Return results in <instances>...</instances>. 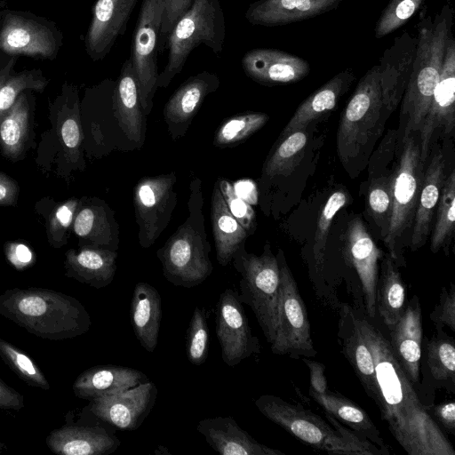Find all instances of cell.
Returning a JSON list of instances; mask_svg holds the SVG:
<instances>
[{
	"instance_id": "1",
	"label": "cell",
	"mask_w": 455,
	"mask_h": 455,
	"mask_svg": "<svg viewBox=\"0 0 455 455\" xmlns=\"http://www.w3.org/2000/svg\"><path fill=\"white\" fill-rule=\"evenodd\" d=\"M352 307L373 360L377 382L374 403L391 435L409 455H455L452 444L417 395L376 318Z\"/></svg>"
},
{
	"instance_id": "2",
	"label": "cell",
	"mask_w": 455,
	"mask_h": 455,
	"mask_svg": "<svg viewBox=\"0 0 455 455\" xmlns=\"http://www.w3.org/2000/svg\"><path fill=\"white\" fill-rule=\"evenodd\" d=\"M0 315L30 334L50 340L81 336L92 325L90 314L77 299L45 288L4 291L0 294Z\"/></svg>"
},
{
	"instance_id": "3",
	"label": "cell",
	"mask_w": 455,
	"mask_h": 455,
	"mask_svg": "<svg viewBox=\"0 0 455 455\" xmlns=\"http://www.w3.org/2000/svg\"><path fill=\"white\" fill-rule=\"evenodd\" d=\"M453 9L446 3L434 20L422 19L417 25L418 42L411 73L402 99L403 137L419 131L438 82L445 47L452 35Z\"/></svg>"
},
{
	"instance_id": "4",
	"label": "cell",
	"mask_w": 455,
	"mask_h": 455,
	"mask_svg": "<svg viewBox=\"0 0 455 455\" xmlns=\"http://www.w3.org/2000/svg\"><path fill=\"white\" fill-rule=\"evenodd\" d=\"M186 220L156 251L164 278L175 286L192 288L203 283L213 271L207 239L202 180L189 183Z\"/></svg>"
},
{
	"instance_id": "5",
	"label": "cell",
	"mask_w": 455,
	"mask_h": 455,
	"mask_svg": "<svg viewBox=\"0 0 455 455\" xmlns=\"http://www.w3.org/2000/svg\"><path fill=\"white\" fill-rule=\"evenodd\" d=\"M259 412L291 435L314 450L330 454L389 455L379 447H369L345 438L327 420L300 404L273 395L255 400Z\"/></svg>"
},
{
	"instance_id": "6",
	"label": "cell",
	"mask_w": 455,
	"mask_h": 455,
	"mask_svg": "<svg viewBox=\"0 0 455 455\" xmlns=\"http://www.w3.org/2000/svg\"><path fill=\"white\" fill-rule=\"evenodd\" d=\"M226 23L219 0H194L192 6L173 26L165 44L167 62L158 74L157 87L166 88L180 74L191 53L205 44L214 53L223 51Z\"/></svg>"
},
{
	"instance_id": "7",
	"label": "cell",
	"mask_w": 455,
	"mask_h": 455,
	"mask_svg": "<svg viewBox=\"0 0 455 455\" xmlns=\"http://www.w3.org/2000/svg\"><path fill=\"white\" fill-rule=\"evenodd\" d=\"M424 162L414 133L403 137L402 150L393 174L392 212L383 240L387 253L399 267H405L403 254L410 238L424 178Z\"/></svg>"
},
{
	"instance_id": "8",
	"label": "cell",
	"mask_w": 455,
	"mask_h": 455,
	"mask_svg": "<svg viewBox=\"0 0 455 455\" xmlns=\"http://www.w3.org/2000/svg\"><path fill=\"white\" fill-rule=\"evenodd\" d=\"M387 115L382 102L379 64L360 79L340 116L337 133V150L340 161L347 165L363 156L372 139L378 137Z\"/></svg>"
},
{
	"instance_id": "9",
	"label": "cell",
	"mask_w": 455,
	"mask_h": 455,
	"mask_svg": "<svg viewBox=\"0 0 455 455\" xmlns=\"http://www.w3.org/2000/svg\"><path fill=\"white\" fill-rule=\"evenodd\" d=\"M231 262L241 275L240 300L251 308L266 340L271 345L275 336L280 287L276 256L268 243L260 255L248 252L242 243Z\"/></svg>"
},
{
	"instance_id": "10",
	"label": "cell",
	"mask_w": 455,
	"mask_h": 455,
	"mask_svg": "<svg viewBox=\"0 0 455 455\" xmlns=\"http://www.w3.org/2000/svg\"><path fill=\"white\" fill-rule=\"evenodd\" d=\"M342 257L347 270V291L355 307L370 318H376V286L379 278V260L383 253L358 216L348 223L343 236Z\"/></svg>"
},
{
	"instance_id": "11",
	"label": "cell",
	"mask_w": 455,
	"mask_h": 455,
	"mask_svg": "<svg viewBox=\"0 0 455 455\" xmlns=\"http://www.w3.org/2000/svg\"><path fill=\"white\" fill-rule=\"evenodd\" d=\"M276 259L280 270L275 336L270 348L273 354L293 359L314 357L315 348L310 331L307 307L283 252L279 250Z\"/></svg>"
},
{
	"instance_id": "12",
	"label": "cell",
	"mask_w": 455,
	"mask_h": 455,
	"mask_svg": "<svg viewBox=\"0 0 455 455\" xmlns=\"http://www.w3.org/2000/svg\"><path fill=\"white\" fill-rule=\"evenodd\" d=\"M164 0H142L131 44L130 60L142 110L148 116L157 90V54Z\"/></svg>"
},
{
	"instance_id": "13",
	"label": "cell",
	"mask_w": 455,
	"mask_h": 455,
	"mask_svg": "<svg viewBox=\"0 0 455 455\" xmlns=\"http://www.w3.org/2000/svg\"><path fill=\"white\" fill-rule=\"evenodd\" d=\"M62 44V35L54 23L29 12H1L0 52L53 60Z\"/></svg>"
},
{
	"instance_id": "14",
	"label": "cell",
	"mask_w": 455,
	"mask_h": 455,
	"mask_svg": "<svg viewBox=\"0 0 455 455\" xmlns=\"http://www.w3.org/2000/svg\"><path fill=\"white\" fill-rule=\"evenodd\" d=\"M174 171L141 178L133 190L139 244L152 246L170 223L177 204Z\"/></svg>"
},
{
	"instance_id": "15",
	"label": "cell",
	"mask_w": 455,
	"mask_h": 455,
	"mask_svg": "<svg viewBox=\"0 0 455 455\" xmlns=\"http://www.w3.org/2000/svg\"><path fill=\"white\" fill-rule=\"evenodd\" d=\"M215 332L221 359L229 367L260 352L259 339L251 332L239 292L224 290L216 305Z\"/></svg>"
},
{
	"instance_id": "16",
	"label": "cell",
	"mask_w": 455,
	"mask_h": 455,
	"mask_svg": "<svg viewBox=\"0 0 455 455\" xmlns=\"http://www.w3.org/2000/svg\"><path fill=\"white\" fill-rule=\"evenodd\" d=\"M455 126V40L451 35L446 44L438 82L419 129L420 158L425 163L432 137L437 129L449 135Z\"/></svg>"
},
{
	"instance_id": "17",
	"label": "cell",
	"mask_w": 455,
	"mask_h": 455,
	"mask_svg": "<svg viewBox=\"0 0 455 455\" xmlns=\"http://www.w3.org/2000/svg\"><path fill=\"white\" fill-rule=\"evenodd\" d=\"M157 388L148 380L128 390L90 401V411L101 421L123 431L138 429L154 407Z\"/></svg>"
},
{
	"instance_id": "18",
	"label": "cell",
	"mask_w": 455,
	"mask_h": 455,
	"mask_svg": "<svg viewBox=\"0 0 455 455\" xmlns=\"http://www.w3.org/2000/svg\"><path fill=\"white\" fill-rule=\"evenodd\" d=\"M418 37L403 31L379 58V81L386 115L401 103L415 59Z\"/></svg>"
},
{
	"instance_id": "19",
	"label": "cell",
	"mask_w": 455,
	"mask_h": 455,
	"mask_svg": "<svg viewBox=\"0 0 455 455\" xmlns=\"http://www.w3.org/2000/svg\"><path fill=\"white\" fill-rule=\"evenodd\" d=\"M220 83L216 74L204 70L189 76L172 93L163 111L172 140L187 133L205 98L218 90Z\"/></svg>"
},
{
	"instance_id": "20",
	"label": "cell",
	"mask_w": 455,
	"mask_h": 455,
	"mask_svg": "<svg viewBox=\"0 0 455 455\" xmlns=\"http://www.w3.org/2000/svg\"><path fill=\"white\" fill-rule=\"evenodd\" d=\"M138 0H97L84 37L85 50L94 60H103L124 34Z\"/></svg>"
},
{
	"instance_id": "21",
	"label": "cell",
	"mask_w": 455,
	"mask_h": 455,
	"mask_svg": "<svg viewBox=\"0 0 455 455\" xmlns=\"http://www.w3.org/2000/svg\"><path fill=\"white\" fill-rule=\"evenodd\" d=\"M245 75L266 86L297 83L310 72L309 63L300 56L274 48H255L241 60Z\"/></svg>"
},
{
	"instance_id": "22",
	"label": "cell",
	"mask_w": 455,
	"mask_h": 455,
	"mask_svg": "<svg viewBox=\"0 0 455 455\" xmlns=\"http://www.w3.org/2000/svg\"><path fill=\"white\" fill-rule=\"evenodd\" d=\"M391 348L413 386L419 384L422 356V312L419 299L414 295L398 321L386 327Z\"/></svg>"
},
{
	"instance_id": "23",
	"label": "cell",
	"mask_w": 455,
	"mask_h": 455,
	"mask_svg": "<svg viewBox=\"0 0 455 455\" xmlns=\"http://www.w3.org/2000/svg\"><path fill=\"white\" fill-rule=\"evenodd\" d=\"M72 231L79 246H91L117 251L119 225L115 212L102 199L83 196L75 215Z\"/></svg>"
},
{
	"instance_id": "24",
	"label": "cell",
	"mask_w": 455,
	"mask_h": 455,
	"mask_svg": "<svg viewBox=\"0 0 455 455\" xmlns=\"http://www.w3.org/2000/svg\"><path fill=\"white\" fill-rule=\"evenodd\" d=\"M343 0H255L245 12L255 26L279 27L312 19L338 8Z\"/></svg>"
},
{
	"instance_id": "25",
	"label": "cell",
	"mask_w": 455,
	"mask_h": 455,
	"mask_svg": "<svg viewBox=\"0 0 455 455\" xmlns=\"http://www.w3.org/2000/svg\"><path fill=\"white\" fill-rule=\"evenodd\" d=\"M337 314V338L340 351L353 368L364 392L374 402L377 397V382L373 360L355 323L353 307L347 302H341Z\"/></svg>"
},
{
	"instance_id": "26",
	"label": "cell",
	"mask_w": 455,
	"mask_h": 455,
	"mask_svg": "<svg viewBox=\"0 0 455 455\" xmlns=\"http://www.w3.org/2000/svg\"><path fill=\"white\" fill-rule=\"evenodd\" d=\"M45 443L58 455H108L121 445L113 434L98 426L66 424L49 433Z\"/></svg>"
},
{
	"instance_id": "27",
	"label": "cell",
	"mask_w": 455,
	"mask_h": 455,
	"mask_svg": "<svg viewBox=\"0 0 455 455\" xmlns=\"http://www.w3.org/2000/svg\"><path fill=\"white\" fill-rule=\"evenodd\" d=\"M196 430L221 455H285L279 450L259 443L230 416L201 419Z\"/></svg>"
},
{
	"instance_id": "28",
	"label": "cell",
	"mask_w": 455,
	"mask_h": 455,
	"mask_svg": "<svg viewBox=\"0 0 455 455\" xmlns=\"http://www.w3.org/2000/svg\"><path fill=\"white\" fill-rule=\"evenodd\" d=\"M116 112L120 126L137 148L144 145L147 132V116L144 114L137 80L130 59L122 65L113 93Z\"/></svg>"
},
{
	"instance_id": "29",
	"label": "cell",
	"mask_w": 455,
	"mask_h": 455,
	"mask_svg": "<svg viewBox=\"0 0 455 455\" xmlns=\"http://www.w3.org/2000/svg\"><path fill=\"white\" fill-rule=\"evenodd\" d=\"M117 251L79 246L65 253V275L95 289L109 285L117 269Z\"/></svg>"
},
{
	"instance_id": "30",
	"label": "cell",
	"mask_w": 455,
	"mask_h": 455,
	"mask_svg": "<svg viewBox=\"0 0 455 455\" xmlns=\"http://www.w3.org/2000/svg\"><path fill=\"white\" fill-rule=\"evenodd\" d=\"M148 380L147 375L131 367L97 365L79 374L72 389L76 397L91 401L128 390Z\"/></svg>"
},
{
	"instance_id": "31",
	"label": "cell",
	"mask_w": 455,
	"mask_h": 455,
	"mask_svg": "<svg viewBox=\"0 0 455 455\" xmlns=\"http://www.w3.org/2000/svg\"><path fill=\"white\" fill-rule=\"evenodd\" d=\"M32 105L22 92L0 116V152L9 161L22 160L33 140Z\"/></svg>"
},
{
	"instance_id": "32",
	"label": "cell",
	"mask_w": 455,
	"mask_h": 455,
	"mask_svg": "<svg viewBox=\"0 0 455 455\" xmlns=\"http://www.w3.org/2000/svg\"><path fill=\"white\" fill-rule=\"evenodd\" d=\"M444 169L443 154L438 151L432 156L424 172L409 243L412 251L421 248L429 235L432 219L445 179Z\"/></svg>"
},
{
	"instance_id": "33",
	"label": "cell",
	"mask_w": 455,
	"mask_h": 455,
	"mask_svg": "<svg viewBox=\"0 0 455 455\" xmlns=\"http://www.w3.org/2000/svg\"><path fill=\"white\" fill-rule=\"evenodd\" d=\"M162 315L158 291L148 283H137L131 300L130 320L137 340L148 352L152 353L156 348Z\"/></svg>"
},
{
	"instance_id": "34",
	"label": "cell",
	"mask_w": 455,
	"mask_h": 455,
	"mask_svg": "<svg viewBox=\"0 0 455 455\" xmlns=\"http://www.w3.org/2000/svg\"><path fill=\"white\" fill-rule=\"evenodd\" d=\"M355 79V72L350 68L332 76L299 106L282 131L280 138L304 130L311 122L334 108L339 98L347 92Z\"/></svg>"
},
{
	"instance_id": "35",
	"label": "cell",
	"mask_w": 455,
	"mask_h": 455,
	"mask_svg": "<svg viewBox=\"0 0 455 455\" xmlns=\"http://www.w3.org/2000/svg\"><path fill=\"white\" fill-rule=\"evenodd\" d=\"M309 395L324 412L331 414L343 425L390 454L389 446L379 430L367 412L359 405L344 395L330 390L325 393H317L309 389Z\"/></svg>"
},
{
	"instance_id": "36",
	"label": "cell",
	"mask_w": 455,
	"mask_h": 455,
	"mask_svg": "<svg viewBox=\"0 0 455 455\" xmlns=\"http://www.w3.org/2000/svg\"><path fill=\"white\" fill-rule=\"evenodd\" d=\"M211 220L216 258L220 266L226 267L232 261L235 252L245 243L249 235L230 212L217 180L212 194Z\"/></svg>"
},
{
	"instance_id": "37",
	"label": "cell",
	"mask_w": 455,
	"mask_h": 455,
	"mask_svg": "<svg viewBox=\"0 0 455 455\" xmlns=\"http://www.w3.org/2000/svg\"><path fill=\"white\" fill-rule=\"evenodd\" d=\"M406 306V288L399 267L388 253L382 257L376 286V314L385 327L395 323Z\"/></svg>"
},
{
	"instance_id": "38",
	"label": "cell",
	"mask_w": 455,
	"mask_h": 455,
	"mask_svg": "<svg viewBox=\"0 0 455 455\" xmlns=\"http://www.w3.org/2000/svg\"><path fill=\"white\" fill-rule=\"evenodd\" d=\"M425 363L437 388L455 392L454 339L443 329H435L426 347Z\"/></svg>"
},
{
	"instance_id": "39",
	"label": "cell",
	"mask_w": 455,
	"mask_h": 455,
	"mask_svg": "<svg viewBox=\"0 0 455 455\" xmlns=\"http://www.w3.org/2000/svg\"><path fill=\"white\" fill-rule=\"evenodd\" d=\"M58 124L64 153L71 167L84 170L85 167L83 156L84 135L82 128L76 90L73 91L71 103L68 104L67 102L62 107Z\"/></svg>"
},
{
	"instance_id": "40",
	"label": "cell",
	"mask_w": 455,
	"mask_h": 455,
	"mask_svg": "<svg viewBox=\"0 0 455 455\" xmlns=\"http://www.w3.org/2000/svg\"><path fill=\"white\" fill-rule=\"evenodd\" d=\"M436 220L433 228L430 250L436 253L443 249L446 255L454 233L455 219V171L444 179L436 206Z\"/></svg>"
},
{
	"instance_id": "41",
	"label": "cell",
	"mask_w": 455,
	"mask_h": 455,
	"mask_svg": "<svg viewBox=\"0 0 455 455\" xmlns=\"http://www.w3.org/2000/svg\"><path fill=\"white\" fill-rule=\"evenodd\" d=\"M280 139H283L281 143L264 165L262 176L265 178L273 179L276 176L290 175L304 156L308 139L303 130Z\"/></svg>"
},
{
	"instance_id": "42",
	"label": "cell",
	"mask_w": 455,
	"mask_h": 455,
	"mask_svg": "<svg viewBox=\"0 0 455 455\" xmlns=\"http://www.w3.org/2000/svg\"><path fill=\"white\" fill-rule=\"evenodd\" d=\"M393 174L394 171L371 176L367 190L368 211L382 240L387 234L392 212Z\"/></svg>"
},
{
	"instance_id": "43",
	"label": "cell",
	"mask_w": 455,
	"mask_h": 455,
	"mask_svg": "<svg viewBox=\"0 0 455 455\" xmlns=\"http://www.w3.org/2000/svg\"><path fill=\"white\" fill-rule=\"evenodd\" d=\"M268 118L267 114L261 112H245L233 116L216 130L213 145L218 148L234 147L263 127Z\"/></svg>"
},
{
	"instance_id": "44",
	"label": "cell",
	"mask_w": 455,
	"mask_h": 455,
	"mask_svg": "<svg viewBox=\"0 0 455 455\" xmlns=\"http://www.w3.org/2000/svg\"><path fill=\"white\" fill-rule=\"evenodd\" d=\"M79 199L71 197L59 203L52 200L51 207L44 211L46 236L53 248L60 249L68 243Z\"/></svg>"
},
{
	"instance_id": "45",
	"label": "cell",
	"mask_w": 455,
	"mask_h": 455,
	"mask_svg": "<svg viewBox=\"0 0 455 455\" xmlns=\"http://www.w3.org/2000/svg\"><path fill=\"white\" fill-rule=\"evenodd\" d=\"M0 357L4 363L27 385L39 387L45 391L51 386L36 363L24 352L0 338Z\"/></svg>"
},
{
	"instance_id": "46",
	"label": "cell",
	"mask_w": 455,
	"mask_h": 455,
	"mask_svg": "<svg viewBox=\"0 0 455 455\" xmlns=\"http://www.w3.org/2000/svg\"><path fill=\"white\" fill-rule=\"evenodd\" d=\"M48 84L49 79L40 69L12 73L0 89V116L13 104L22 92L33 90L43 92Z\"/></svg>"
},
{
	"instance_id": "47",
	"label": "cell",
	"mask_w": 455,
	"mask_h": 455,
	"mask_svg": "<svg viewBox=\"0 0 455 455\" xmlns=\"http://www.w3.org/2000/svg\"><path fill=\"white\" fill-rule=\"evenodd\" d=\"M209 328L204 308L196 307L192 314L186 333V355L196 366L202 365L209 354Z\"/></svg>"
},
{
	"instance_id": "48",
	"label": "cell",
	"mask_w": 455,
	"mask_h": 455,
	"mask_svg": "<svg viewBox=\"0 0 455 455\" xmlns=\"http://www.w3.org/2000/svg\"><path fill=\"white\" fill-rule=\"evenodd\" d=\"M424 2L425 0H390L377 20L375 37L382 38L403 27L415 15Z\"/></svg>"
},
{
	"instance_id": "49",
	"label": "cell",
	"mask_w": 455,
	"mask_h": 455,
	"mask_svg": "<svg viewBox=\"0 0 455 455\" xmlns=\"http://www.w3.org/2000/svg\"><path fill=\"white\" fill-rule=\"evenodd\" d=\"M220 190L232 215L247 231L253 233L256 221L255 212L251 204L240 198L235 192L233 185L224 178L217 180Z\"/></svg>"
},
{
	"instance_id": "50",
	"label": "cell",
	"mask_w": 455,
	"mask_h": 455,
	"mask_svg": "<svg viewBox=\"0 0 455 455\" xmlns=\"http://www.w3.org/2000/svg\"><path fill=\"white\" fill-rule=\"evenodd\" d=\"M429 317L435 329L448 327L455 331V288L452 283L449 287H443L438 302Z\"/></svg>"
},
{
	"instance_id": "51",
	"label": "cell",
	"mask_w": 455,
	"mask_h": 455,
	"mask_svg": "<svg viewBox=\"0 0 455 455\" xmlns=\"http://www.w3.org/2000/svg\"><path fill=\"white\" fill-rule=\"evenodd\" d=\"M194 0H164L159 39V52L165 47L167 38L178 20L192 6Z\"/></svg>"
},
{
	"instance_id": "52",
	"label": "cell",
	"mask_w": 455,
	"mask_h": 455,
	"mask_svg": "<svg viewBox=\"0 0 455 455\" xmlns=\"http://www.w3.org/2000/svg\"><path fill=\"white\" fill-rule=\"evenodd\" d=\"M4 253L7 260L19 271L33 265L36 259L31 249L22 242L6 243Z\"/></svg>"
},
{
	"instance_id": "53",
	"label": "cell",
	"mask_w": 455,
	"mask_h": 455,
	"mask_svg": "<svg viewBox=\"0 0 455 455\" xmlns=\"http://www.w3.org/2000/svg\"><path fill=\"white\" fill-rule=\"evenodd\" d=\"M431 417L442 427L455 434V403L454 401H445L434 406L425 405Z\"/></svg>"
},
{
	"instance_id": "54",
	"label": "cell",
	"mask_w": 455,
	"mask_h": 455,
	"mask_svg": "<svg viewBox=\"0 0 455 455\" xmlns=\"http://www.w3.org/2000/svg\"><path fill=\"white\" fill-rule=\"evenodd\" d=\"M20 187L8 174L0 172V206H15L18 202Z\"/></svg>"
},
{
	"instance_id": "55",
	"label": "cell",
	"mask_w": 455,
	"mask_h": 455,
	"mask_svg": "<svg viewBox=\"0 0 455 455\" xmlns=\"http://www.w3.org/2000/svg\"><path fill=\"white\" fill-rule=\"evenodd\" d=\"M302 361L309 369L310 387L317 393H325L329 390L327 379L324 375L325 367L322 363L303 357Z\"/></svg>"
},
{
	"instance_id": "56",
	"label": "cell",
	"mask_w": 455,
	"mask_h": 455,
	"mask_svg": "<svg viewBox=\"0 0 455 455\" xmlns=\"http://www.w3.org/2000/svg\"><path fill=\"white\" fill-rule=\"evenodd\" d=\"M24 407V396L0 379V410L19 411Z\"/></svg>"
},
{
	"instance_id": "57",
	"label": "cell",
	"mask_w": 455,
	"mask_h": 455,
	"mask_svg": "<svg viewBox=\"0 0 455 455\" xmlns=\"http://www.w3.org/2000/svg\"><path fill=\"white\" fill-rule=\"evenodd\" d=\"M233 188L235 194L249 204H256L258 203V191L253 180H237Z\"/></svg>"
},
{
	"instance_id": "58",
	"label": "cell",
	"mask_w": 455,
	"mask_h": 455,
	"mask_svg": "<svg viewBox=\"0 0 455 455\" xmlns=\"http://www.w3.org/2000/svg\"><path fill=\"white\" fill-rule=\"evenodd\" d=\"M17 57H9L4 63H0V89L7 77L12 73Z\"/></svg>"
},
{
	"instance_id": "59",
	"label": "cell",
	"mask_w": 455,
	"mask_h": 455,
	"mask_svg": "<svg viewBox=\"0 0 455 455\" xmlns=\"http://www.w3.org/2000/svg\"><path fill=\"white\" fill-rule=\"evenodd\" d=\"M4 450H6V445L0 441V453Z\"/></svg>"
},
{
	"instance_id": "60",
	"label": "cell",
	"mask_w": 455,
	"mask_h": 455,
	"mask_svg": "<svg viewBox=\"0 0 455 455\" xmlns=\"http://www.w3.org/2000/svg\"><path fill=\"white\" fill-rule=\"evenodd\" d=\"M0 23H1V12H0Z\"/></svg>"
}]
</instances>
